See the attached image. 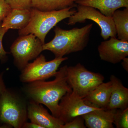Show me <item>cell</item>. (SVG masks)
<instances>
[{
    "mask_svg": "<svg viewBox=\"0 0 128 128\" xmlns=\"http://www.w3.org/2000/svg\"><path fill=\"white\" fill-rule=\"evenodd\" d=\"M60 101L59 118L64 124L72 121L76 117L99 108L88 105L84 98L72 91L66 93Z\"/></svg>",
    "mask_w": 128,
    "mask_h": 128,
    "instance_id": "9c48e42d",
    "label": "cell"
},
{
    "mask_svg": "<svg viewBox=\"0 0 128 128\" xmlns=\"http://www.w3.org/2000/svg\"><path fill=\"white\" fill-rule=\"evenodd\" d=\"M43 44L32 34L20 36L17 38L11 46L10 52L18 68L22 70L29 61L38 57L43 51Z\"/></svg>",
    "mask_w": 128,
    "mask_h": 128,
    "instance_id": "52a82bcc",
    "label": "cell"
},
{
    "mask_svg": "<svg viewBox=\"0 0 128 128\" xmlns=\"http://www.w3.org/2000/svg\"><path fill=\"white\" fill-rule=\"evenodd\" d=\"M67 66L61 67L53 80L36 81L26 83L22 88L25 97L28 101L44 105L53 116L58 118L60 101L66 93L72 91L66 79Z\"/></svg>",
    "mask_w": 128,
    "mask_h": 128,
    "instance_id": "6da1fadb",
    "label": "cell"
},
{
    "mask_svg": "<svg viewBox=\"0 0 128 128\" xmlns=\"http://www.w3.org/2000/svg\"><path fill=\"white\" fill-rule=\"evenodd\" d=\"M118 39L128 41V8L117 10L112 16Z\"/></svg>",
    "mask_w": 128,
    "mask_h": 128,
    "instance_id": "ac0fdd59",
    "label": "cell"
},
{
    "mask_svg": "<svg viewBox=\"0 0 128 128\" xmlns=\"http://www.w3.org/2000/svg\"><path fill=\"white\" fill-rule=\"evenodd\" d=\"M113 124L117 128H128V108L123 110L116 109Z\"/></svg>",
    "mask_w": 128,
    "mask_h": 128,
    "instance_id": "d6986e66",
    "label": "cell"
},
{
    "mask_svg": "<svg viewBox=\"0 0 128 128\" xmlns=\"http://www.w3.org/2000/svg\"><path fill=\"white\" fill-rule=\"evenodd\" d=\"M98 45L99 57L103 61L115 64L120 63L128 56V41L111 37Z\"/></svg>",
    "mask_w": 128,
    "mask_h": 128,
    "instance_id": "30bf717a",
    "label": "cell"
},
{
    "mask_svg": "<svg viewBox=\"0 0 128 128\" xmlns=\"http://www.w3.org/2000/svg\"><path fill=\"white\" fill-rule=\"evenodd\" d=\"M75 3L98 9L108 17H112L114 12L120 8H128V0H76Z\"/></svg>",
    "mask_w": 128,
    "mask_h": 128,
    "instance_id": "9a60e30c",
    "label": "cell"
},
{
    "mask_svg": "<svg viewBox=\"0 0 128 128\" xmlns=\"http://www.w3.org/2000/svg\"><path fill=\"white\" fill-rule=\"evenodd\" d=\"M116 109L99 108L82 115L85 125L89 128H113Z\"/></svg>",
    "mask_w": 128,
    "mask_h": 128,
    "instance_id": "7c38bea8",
    "label": "cell"
},
{
    "mask_svg": "<svg viewBox=\"0 0 128 128\" xmlns=\"http://www.w3.org/2000/svg\"><path fill=\"white\" fill-rule=\"evenodd\" d=\"M112 89L110 81L102 82L95 89L89 92L84 98L88 105L98 108L106 109L110 100Z\"/></svg>",
    "mask_w": 128,
    "mask_h": 128,
    "instance_id": "4fadbf2b",
    "label": "cell"
},
{
    "mask_svg": "<svg viewBox=\"0 0 128 128\" xmlns=\"http://www.w3.org/2000/svg\"><path fill=\"white\" fill-rule=\"evenodd\" d=\"M84 121L82 116L76 117L71 121L64 124L61 128H86Z\"/></svg>",
    "mask_w": 128,
    "mask_h": 128,
    "instance_id": "44dd1931",
    "label": "cell"
},
{
    "mask_svg": "<svg viewBox=\"0 0 128 128\" xmlns=\"http://www.w3.org/2000/svg\"><path fill=\"white\" fill-rule=\"evenodd\" d=\"M26 98L7 88L0 93V122L6 126L22 128L28 119Z\"/></svg>",
    "mask_w": 128,
    "mask_h": 128,
    "instance_id": "3957f363",
    "label": "cell"
},
{
    "mask_svg": "<svg viewBox=\"0 0 128 128\" xmlns=\"http://www.w3.org/2000/svg\"><path fill=\"white\" fill-rule=\"evenodd\" d=\"M2 21H0V60L2 61H5L7 58V54L9 53L5 51L2 44V40L5 34L8 30L2 26Z\"/></svg>",
    "mask_w": 128,
    "mask_h": 128,
    "instance_id": "7402d4cb",
    "label": "cell"
},
{
    "mask_svg": "<svg viewBox=\"0 0 128 128\" xmlns=\"http://www.w3.org/2000/svg\"><path fill=\"white\" fill-rule=\"evenodd\" d=\"M66 79L72 91L83 98L105 80L103 75L89 71L80 63L67 66Z\"/></svg>",
    "mask_w": 128,
    "mask_h": 128,
    "instance_id": "5b68a950",
    "label": "cell"
},
{
    "mask_svg": "<svg viewBox=\"0 0 128 128\" xmlns=\"http://www.w3.org/2000/svg\"><path fill=\"white\" fill-rule=\"evenodd\" d=\"M73 8L49 12L31 8L30 22L26 27L19 30V36L34 34L44 44L46 35L49 31L60 22L69 18L76 12V10H73Z\"/></svg>",
    "mask_w": 128,
    "mask_h": 128,
    "instance_id": "277c9868",
    "label": "cell"
},
{
    "mask_svg": "<svg viewBox=\"0 0 128 128\" xmlns=\"http://www.w3.org/2000/svg\"><path fill=\"white\" fill-rule=\"evenodd\" d=\"M92 24L83 27L66 30L56 27L55 35L50 42L43 45V50L51 51L55 57H62L71 53L82 51L87 46Z\"/></svg>",
    "mask_w": 128,
    "mask_h": 128,
    "instance_id": "7a4b0ae2",
    "label": "cell"
},
{
    "mask_svg": "<svg viewBox=\"0 0 128 128\" xmlns=\"http://www.w3.org/2000/svg\"><path fill=\"white\" fill-rule=\"evenodd\" d=\"M122 65L123 67L127 72H128V58H124L122 60Z\"/></svg>",
    "mask_w": 128,
    "mask_h": 128,
    "instance_id": "484cf974",
    "label": "cell"
},
{
    "mask_svg": "<svg viewBox=\"0 0 128 128\" xmlns=\"http://www.w3.org/2000/svg\"><path fill=\"white\" fill-rule=\"evenodd\" d=\"M76 10L69 18L67 24L74 25L77 22H84L86 20H91L100 28V35L104 40L111 37H116V33L112 17L106 16L94 8L77 4Z\"/></svg>",
    "mask_w": 128,
    "mask_h": 128,
    "instance_id": "ba28073f",
    "label": "cell"
},
{
    "mask_svg": "<svg viewBox=\"0 0 128 128\" xmlns=\"http://www.w3.org/2000/svg\"><path fill=\"white\" fill-rule=\"evenodd\" d=\"M67 57H55L47 61L43 54L37 57L33 62L29 63L21 70L20 80L24 83L38 80H45L54 76L62 62L68 60Z\"/></svg>",
    "mask_w": 128,
    "mask_h": 128,
    "instance_id": "8992f818",
    "label": "cell"
},
{
    "mask_svg": "<svg viewBox=\"0 0 128 128\" xmlns=\"http://www.w3.org/2000/svg\"><path fill=\"white\" fill-rule=\"evenodd\" d=\"M12 9H30L32 0H6Z\"/></svg>",
    "mask_w": 128,
    "mask_h": 128,
    "instance_id": "ffe728a7",
    "label": "cell"
},
{
    "mask_svg": "<svg viewBox=\"0 0 128 128\" xmlns=\"http://www.w3.org/2000/svg\"><path fill=\"white\" fill-rule=\"evenodd\" d=\"M12 10L6 0H0V21H2Z\"/></svg>",
    "mask_w": 128,
    "mask_h": 128,
    "instance_id": "603a6c76",
    "label": "cell"
},
{
    "mask_svg": "<svg viewBox=\"0 0 128 128\" xmlns=\"http://www.w3.org/2000/svg\"><path fill=\"white\" fill-rule=\"evenodd\" d=\"M28 118L32 122L43 128H61L64 123L58 118L50 115L42 104L28 101Z\"/></svg>",
    "mask_w": 128,
    "mask_h": 128,
    "instance_id": "8fae6325",
    "label": "cell"
},
{
    "mask_svg": "<svg viewBox=\"0 0 128 128\" xmlns=\"http://www.w3.org/2000/svg\"><path fill=\"white\" fill-rule=\"evenodd\" d=\"M76 0H32V8L44 12L59 10L75 7Z\"/></svg>",
    "mask_w": 128,
    "mask_h": 128,
    "instance_id": "e0dca14e",
    "label": "cell"
},
{
    "mask_svg": "<svg viewBox=\"0 0 128 128\" xmlns=\"http://www.w3.org/2000/svg\"><path fill=\"white\" fill-rule=\"evenodd\" d=\"M4 74V72L0 74V93L4 90L6 88L3 79Z\"/></svg>",
    "mask_w": 128,
    "mask_h": 128,
    "instance_id": "d4e9b609",
    "label": "cell"
},
{
    "mask_svg": "<svg viewBox=\"0 0 128 128\" xmlns=\"http://www.w3.org/2000/svg\"><path fill=\"white\" fill-rule=\"evenodd\" d=\"M22 128H43L42 126H40L34 123L26 122L24 124Z\"/></svg>",
    "mask_w": 128,
    "mask_h": 128,
    "instance_id": "cb8c5ba5",
    "label": "cell"
},
{
    "mask_svg": "<svg viewBox=\"0 0 128 128\" xmlns=\"http://www.w3.org/2000/svg\"><path fill=\"white\" fill-rule=\"evenodd\" d=\"M112 89L110 100L106 109L123 110L128 108V89L115 76H110Z\"/></svg>",
    "mask_w": 128,
    "mask_h": 128,
    "instance_id": "5bb4252c",
    "label": "cell"
},
{
    "mask_svg": "<svg viewBox=\"0 0 128 128\" xmlns=\"http://www.w3.org/2000/svg\"><path fill=\"white\" fill-rule=\"evenodd\" d=\"M31 17V9H12L2 20V26L8 30H21L27 26Z\"/></svg>",
    "mask_w": 128,
    "mask_h": 128,
    "instance_id": "2e32d148",
    "label": "cell"
}]
</instances>
